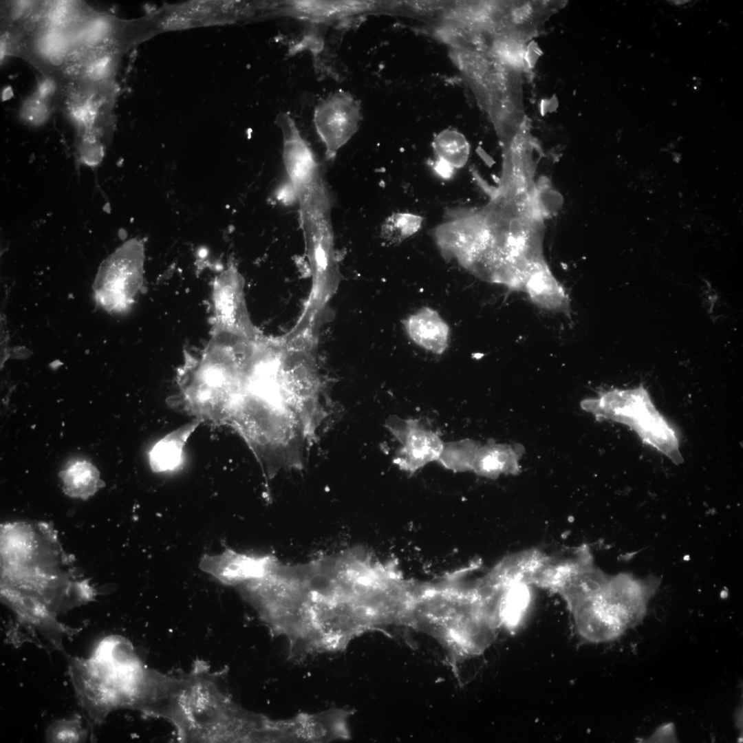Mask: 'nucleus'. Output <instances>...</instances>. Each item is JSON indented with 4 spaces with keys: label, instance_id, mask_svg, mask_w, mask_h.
<instances>
[{
    "label": "nucleus",
    "instance_id": "f3484780",
    "mask_svg": "<svg viewBox=\"0 0 743 743\" xmlns=\"http://www.w3.org/2000/svg\"><path fill=\"white\" fill-rule=\"evenodd\" d=\"M510 451L507 447L488 442L480 447L473 464L477 474L495 477L500 473L513 470Z\"/></svg>",
    "mask_w": 743,
    "mask_h": 743
},
{
    "label": "nucleus",
    "instance_id": "dca6fc26",
    "mask_svg": "<svg viewBox=\"0 0 743 743\" xmlns=\"http://www.w3.org/2000/svg\"><path fill=\"white\" fill-rule=\"evenodd\" d=\"M64 490L71 497L85 499L98 489L99 472L91 464L78 462L61 473Z\"/></svg>",
    "mask_w": 743,
    "mask_h": 743
},
{
    "label": "nucleus",
    "instance_id": "20e7f679",
    "mask_svg": "<svg viewBox=\"0 0 743 743\" xmlns=\"http://www.w3.org/2000/svg\"><path fill=\"white\" fill-rule=\"evenodd\" d=\"M587 407L596 416L628 426L644 442L674 463L683 461L675 431L656 408L643 385L603 393L587 402Z\"/></svg>",
    "mask_w": 743,
    "mask_h": 743
},
{
    "label": "nucleus",
    "instance_id": "f03ea898",
    "mask_svg": "<svg viewBox=\"0 0 743 743\" xmlns=\"http://www.w3.org/2000/svg\"><path fill=\"white\" fill-rule=\"evenodd\" d=\"M195 668L185 676H169L158 714L173 722L184 740L256 742L263 717L237 706L211 674Z\"/></svg>",
    "mask_w": 743,
    "mask_h": 743
},
{
    "label": "nucleus",
    "instance_id": "9b49d317",
    "mask_svg": "<svg viewBox=\"0 0 743 743\" xmlns=\"http://www.w3.org/2000/svg\"><path fill=\"white\" fill-rule=\"evenodd\" d=\"M439 435L426 429L417 419L414 425L401 442L394 462L400 469L411 473L427 464L438 460L444 446Z\"/></svg>",
    "mask_w": 743,
    "mask_h": 743
},
{
    "label": "nucleus",
    "instance_id": "6e6552de",
    "mask_svg": "<svg viewBox=\"0 0 743 743\" xmlns=\"http://www.w3.org/2000/svg\"><path fill=\"white\" fill-rule=\"evenodd\" d=\"M652 592V588L632 579L618 576L609 579L599 594L611 613L627 629L643 618Z\"/></svg>",
    "mask_w": 743,
    "mask_h": 743
},
{
    "label": "nucleus",
    "instance_id": "4468645a",
    "mask_svg": "<svg viewBox=\"0 0 743 743\" xmlns=\"http://www.w3.org/2000/svg\"><path fill=\"white\" fill-rule=\"evenodd\" d=\"M202 422V420L195 418L160 439L149 453L152 470L160 473L177 469L182 463L189 439Z\"/></svg>",
    "mask_w": 743,
    "mask_h": 743
},
{
    "label": "nucleus",
    "instance_id": "39448f33",
    "mask_svg": "<svg viewBox=\"0 0 743 743\" xmlns=\"http://www.w3.org/2000/svg\"><path fill=\"white\" fill-rule=\"evenodd\" d=\"M144 250L131 239L101 264L94 284L97 301L109 310L123 311L133 303L143 281Z\"/></svg>",
    "mask_w": 743,
    "mask_h": 743
},
{
    "label": "nucleus",
    "instance_id": "f257e3e1",
    "mask_svg": "<svg viewBox=\"0 0 743 743\" xmlns=\"http://www.w3.org/2000/svg\"><path fill=\"white\" fill-rule=\"evenodd\" d=\"M370 554L352 548L298 563L276 574L278 622L294 654L341 650L374 628Z\"/></svg>",
    "mask_w": 743,
    "mask_h": 743
},
{
    "label": "nucleus",
    "instance_id": "2eb2a0df",
    "mask_svg": "<svg viewBox=\"0 0 743 743\" xmlns=\"http://www.w3.org/2000/svg\"><path fill=\"white\" fill-rule=\"evenodd\" d=\"M529 586L525 583H518L502 592L498 605L499 625L513 630L519 625L530 605Z\"/></svg>",
    "mask_w": 743,
    "mask_h": 743
},
{
    "label": "nucleus",
    "instance_id": "9d476101",
    "mask_svg": "<svg viewBox=\"0 0 743 743\" xmlns=\"http://www.w3.org/2000/svg\"><path fill=\"white\" fill-rule=\"evenodd\" d=\"M591 566L590 552L585 548H574L560 555L547 554L530 578L529 585L558 593L574 576Z\"/></svg>",
    "mask_w": 743,
    "mask_h": 743
},
{
    "label": "nucleus",
    "instance_id": "423d86ee",
    "mask_svg": "<svg viewBox=\"0 0 743 743\" xmlns=\"http://www.w3.org/2000/svg\"><path fill=\"white\" fill-rule=\"evenodd\" d=\"M212 302L213 334L240 341H251L259 337L246 310L241 277L233 267L215 277Z\"/></svg>",
    "mask_w": 743,
    "mask_h": 743
},
{
    "label": "nucleus",
    "instance_id": "1a4fd4ad",
    "mask_svg": "<svg viewBox=\"0 0 743 743\" xmlns=\"http://www.w3.org/2000/svg\"><path fill=\"white\" fill-rule=\"evenodd\" d=\"M276 561L274 557L248 555L228 550L222 555L205 559L202 568L224 583L237 584L263 576Z\"/></svg>",
    "mask_w": 743,
    "mask_h": 743
},
{
    "label": "nucleus",
    "instance_id": "6ab92c4d",
    "mask_svg": "<svg viewBox=\"0 0 743 743\" xmlns=\"http://www.w3.org/2000/svg\"><path fill=\"white\" fill-rule=\"evenodd\" d=\"M365 3L354 1H292L296 14L312 19L325 20L363 8Z\"/></svg>",
    "mask_w": 743,
    "mask_h": 743
},
{
    "label": "nucleus",
    "instance_id": "aec40b11",
    "mask_svg": "<svg viewBox=\"0 0 743 743\" xmlns=\"http://www.w3.org/2000/svg\"><path fill=\"white\" fill-rule=\"evenodd\" d=\"M423 218L409 213H396L387 217L381 228L382 237L390 244H398L421 228Z\"/></svg>",
    "mask_w": 743,
    "mask_h": 743
},
{
    "label": "nucleus",
    "instance_id": "7ed1b4c3",
    "mask_svg": "<svg viewBox=\"0 0 743 743\" xmlns=\"http://www.w3.org/2000/svg\"><path fill=\"white\" fill-rule=\"evenodd\" d=\"M239 343L213 334L200 354L184 366L181 395L184 407L196 418L226 422L242 387Z\"/></svg>",
    "mask_w": 743,
    "mask_h": 743
},
{
    "label": "nucleus",
    "instance_id": "a211bd4d",
    "mask_svg": "<svg viewBox=\"0 0 743 743\" xmlns=\"http://www.w3.org/2000/svg\"><path fill=\"white\" fill-rule=\"evenodd\" d=\"M480 447L476 442L469 439L444 443L437 462L445 469L454 472L472 470Z\"/></svg>",
    "mask_w": 743,
    "mask_h": 743
},
{
    "label": "nucleus",
    "instance_id": "0eeeda50",
    "mask_svg": "<svg viewBox=\"0 0 743 743\" xmlns=\"http://www.w3.org/2000/svg\"><path fill=\"white\" fill-rule=\"evenodd\" d=\"M359 118L358 104L346 92H336L319 103L314 122L327 158H333L356 132Z\"/></svg>",
    "mask_w": 743,
    "mask_h": 743
},
{
    "label": "nucleus",
    "instance_id": "ddd939ff",
    "mask_svg": "<svg viewBox=\"0 0 743 743\" xmlns=\"http://www.w3.org/2000/svg\"><path fill=\"white\" fill-rule=\"evenodd\" d=\"M546 556L544 552L537 548L515 552L504 558L484 579L502 591L518 583L529 585L530 578Z\"/></svg>",
    "mask_w": 743,
    "mask_h": 743
},
{
    "label": "nucleus",
    "instance_id": "f8f14e48",
    "mask_svg": "<svg viewBox=\"0 0 743 743\" xmlns=\"http://www.w3.org/2000/svg\"><path fill=\"white\" fill-rule=\"evenodd\" d=\"M403 325L408 336L417 345L435 354L447 349L450 328L439 313L429 307H423L409 315Z\"/></svg>",
    "mask_w": 743,
    "mask_h": 743
}]
</instances>
